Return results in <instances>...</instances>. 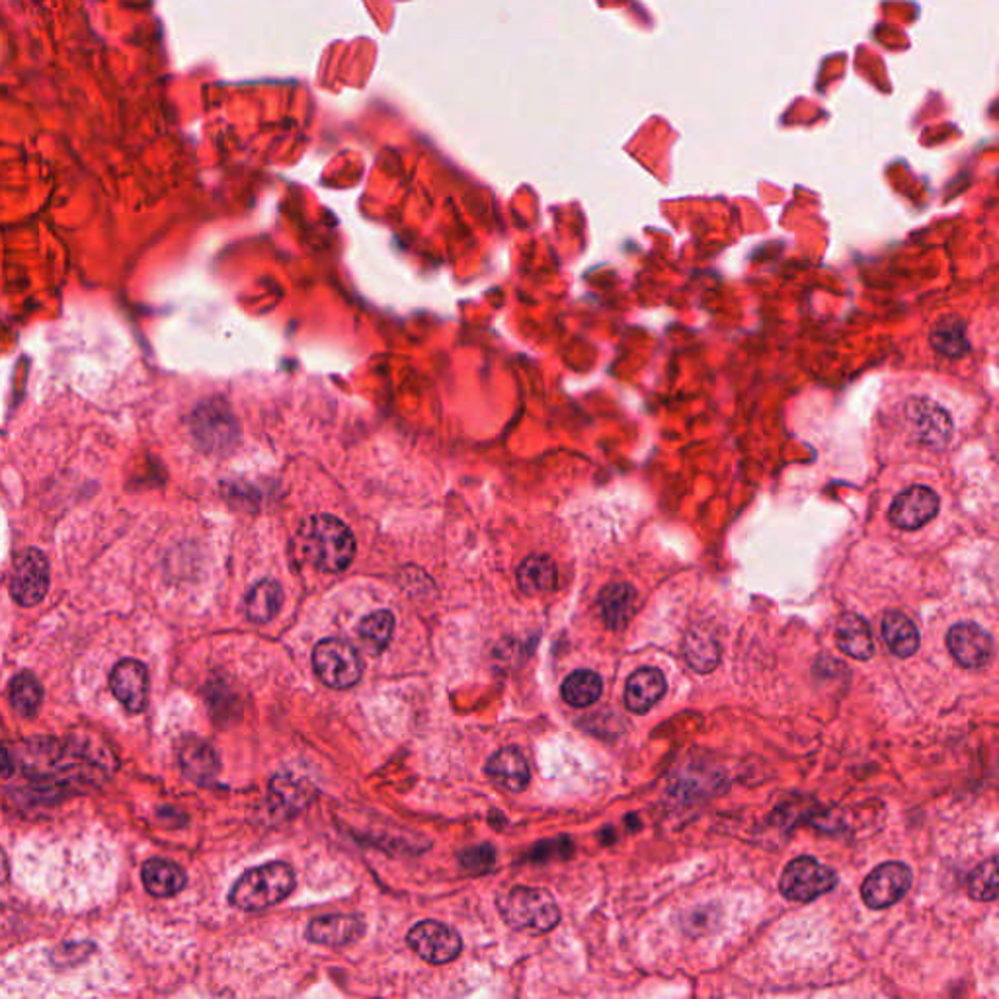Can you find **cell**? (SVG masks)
<instances>
[{
	"label": "cell",
	"mask_w": 999,
	"mask_h": 999,
	"mask_svg": "<svg viewBox=\"0 0 999 999\" xmlns=\"http://www.w3.org/2000/svg\"><path fill=\"white\" fill-rule=\"evenodd\" d=\"M303 557L323 572L346 570L355 555V539L344 521L334 516L308 518L300 533Z\"/></svg>",
	"instance_id": "cell-1"
},
{
	"label": "cell",
	"mask_w": 999,
	"mask_h": 999,
	"mask_svg": "<svg viewBox=\"0 0 999 999\" xmlns=\"http://www.w3.org/2000/svg\"><path fill=\"white\" fill-rule=\"evenodd\" d=\"M882 637L898 658H910L920 648V633L908 615L889 611L882 619Z\"/></svg>",
	"instance_id": "cell-22"
},
{
	"label": "cell",
	"mask_w": 999,
	"mask_h": 999,
	"mask_svg": "<svg viewBox=\"0 0 999 999\" xmlns=\"http://www.w3.org/2000/svg\"><path fill=\"white\" fill-rule=\"evenodd\" d=\"M666 692H668V684H666V677L660 669L646 666V668L630 674L627 685H625L623 701L630 713L645 715L656 703H660Z\"/></svg>",
	"instance_id": "cell-15"
},
{
	"label": "cell",
	"mask_w": 999,
	"mask_h": 999,
	"mask_svg": "<svg viewBox=\"0 0 999 999\" xmlns=\"http://www.w3.org/2000/svg\"><path fill=\"white\" fill-rule=\"evenodd\" d=\"M182 773L196 785H212L221 772V762L217 752L205 740L188 736L182 742L180 752Z\"/></svg>",
	"instance_id": "cell-14"
},
{
	"label": "cell",
	"mask_w": 999,
	"mask_h": 999,
	"mask_svg": "<svg viewBox=\"0 0 999 999\" xmlns=\"http://www.w3.org/2000/svg\"><path fill=\"white\" fill-rule=\"evenodd\" d=\"M604 693L601 677L591 669H578L565 679L560 695L570 707L584 708L598 703Z\"/></svg>",
	"instance_id": "cell-25"
},
{
	"label": "cell",
	"mask_w": 999,
	"mask_h": 999,
	"mask_svg": "<svg viewBox=\"0 0 999 999\" xmlns=\"http://www.w3.org/2000/svg\"><path fill=\"white\" fill-rule=\"evenodd\" d=\"M559 582V572L549 557L533 555L521 562L518 568V584L526 594H541L552 591Z\"/></svg>",
	"instance_id": "cell-24"
},
{
	"label": "cell",
	"mask_w": 999,
	"mask_h": 999,
	"mask_svg": "<svg viewBox=\"0 0 999 999\" xmlns=\"http://www.w3.org/2000/svg\"><path fill=\"white\" fill-rule=\"evenodd\" d=\"M313 666L316 676L332 689H347L362 677V658L354 646L340 638H324L315 646Z\"/></svg>",
	"instance_id": "cell-4"
},
{
	"label": "cell",
	"mask_w": 999,
	"mask_h": 999,
	"mask_svg": "<svg viewBox=\"0 0 999 999\" xmlns=\"http://www.w3.org/2000/svg\"><path fill=\"white\" fill-rule=\"evenodd\" d=\"M272 804L276 811L297 812L307 806L308 796L307 785L303 787L300 781L293 780L290 775H280L272 783Z\"/></svg>",
	"instance_id": "cell-29"
},
{
	"label": "cell",
	"mask_w": 999,
	"mask_h": 999,
	"mask_svg": "<svg viewBox=\"0 0 999 999\" xmlns=\"http://www.w3.org/2000/svg\"><path fill=\"white\" fill-rule=\"evenodd\" d=\"M838 874L834 869L820 863L819 859H795L789 863L781 874L780 890L783 897L793 902H812L835 889Z\"/></svg>",
	"instance_id": "cell-5"
},
{
	"label": "cell",
	"mask_w": 999,
	"mask_h": 999,
	"mask_svg": "<svg viewBox=\"0 0 999 999\" xmlns=\"http://www.w3.org/2000/svg\"><path fill=\"white\" fill-rule=\"evenodd\" d=\"M835 640L840 650L855 660H871L874 656L873 633L865 617L861 615H843L835 629Z\"/></svg>",
	"instance_id": "cell-19"
},
{
	"label": "cell",
	"mask_w": 999,
	"mask_h": 999,
	"mask_svg": "<svg viewBox=\"0 0 999 999\" xmlns=\"http://www.w3.org/2000/svg\"><path fill=\"white\" fill-rule=\"evenodd\" d=\"M365 931L362 918L360 915H344V913H332V915H321L316 920L311 921L307 929L308 941L316 944H326V947H342V944L352 943L355 939H360Z\"/></svg>",
	"instance_id": "cell-16"
},
{
	"label": "cell",
	"mask_w": 999,
	"mask_h": 999,
	"mask_svg": "<svg viewBox=\"0 0 999 999\" xmlns=\"http://www.w3.org/2000/svg\"><path fill=\"white\" fill-rule=\"evenodd\" d=\"M282 606H284V590L274 580H262L256 584L244 599L246 617L258 625L272 621L280 614Z\"/></svg>",
	"instance_id": "cell-23"
},
{
	"label": "cell",
	"mask_w": 999,
	"mask_h": 999,
	"mask_svg": "<svg viewBox=\"0 0 999 999\" xmlns=\"http://www.w3.org/2000/svg\"><path fill=\"white\" fill-rule=\"evenodd\" d=\"M12 775H14L12 754H10L7 747L0 746V777H2V780H10Z\"/></svg>",
	"instance_id": "cell-32"
},
{
	"label": "cell",
	"mask_w": 999,
	"mask_h": 999,
	"mask_svg": "<svg viewBox=\"0 0 999 999\" xmlns=\"http://www.w3.org/2000/svg\"><path fill=\"white\" fill-rule=\"evenodd\" d=\"M637 590L630 584H609L599 594L598 606L609 629L621 630L629 625L637 609Z\"/></svg>",
	"instance_id": "cell-18"
},
{
	"label": "cell",
	"mask_w": 999,
	"mask_h": 999,
	"mask_svg": "<svg viewBox=\"0 0 999 999\" xmlns=\"http://www.w3.org/2000/svg\"><path fill=\"white\" fill-rule=\"evenodd\" d=\"M192 433L199 448L212 453H221L235 443V420L221 402H204L197 407L192 417Z\"/></svg>",
	"instance_id": "cell-8"
},
{
	"label": "cell",
	"mask_w": 999,
	"mask_h": 999,
	"mask_svg": "<svg viewBox=\"0 0 999 999\" xmlns=\"http://www.w3.org/2000/svg\"><path fill=\"white\" fill-rule=\"evenodd\" d=\"M912 887V871L904 863H882L866 876L861 897L869 908L887 910L908 894Z\"/></svg>",
	"instance_id": "cell-9"
},
{
	"label": "cell",
	"mask_w": 999,
	"mask_h": 999,
	"mask_svg": "<svg viewBox=\"0 0 999 999\" xmlns=\"http://www.w3.org/2000/svg\"><path fill=\"white\" fill-rule=\"evenodd\" d=\"M459 863H461V866H463L467 873H488V871H492L496 865L494 848L488 845V843H482V845H477V848H469V850H464L463 853L459 855Z\"/></svg>",
	"instance_id": "cell-31"
},
{
	"label": "cell",
	"mask_w": 999,
	"mask_h": 999,
	"mask_svg": "<svg viewBox=\"0 0 999 999\" xmlns=\"http://www.w3.org/2000/svg\"><path fill=\"white\" fill-rule=\"evenodd\" d=\"M410 949L417 952L420 959L428 960L432 964H445L459 957V952L463 949L461 937L456 929L449 928L440 921H420L418 925L410 929L409 937Z\"/></svg>",
	"instance_id": "cell-7"
},
{
	"label": "cell",
	"mask_w": 999,
	"mask_h": 999,
	"mask_svg": "<svg viewBox=\"0 0 999 999\" xmlns=\"http://www.w3.org/2000/svg\"><path fill=\"white\" fill-rule=\"evenodd\" d=\"M931 344L947 358H960L970 350L967 329L959 319H944L931 332Z\"/></svg>",
	"instance_id": "cell-28"
},
{
	"label": "cell",
	"mask_w": 999,
	"mask_h": 999,
	"mask_svg": "<svg viewBox=\"0 0 999 999\" xmlns=\"http://www.w3.org/2000/svg\"><path fill=\"white\" fill-rule=\"evenodd\" d=\"M684 653L697 674H711L721 662V643L707 627H693L685 637Z\"/></svg>",
	"instance_id": "cell-21"
},
{
	"label": "cell",
	"mask_w": 999,
	"mask_h": 999,
	"mask_svg": "<svg viewBox=\"0 0 999 999\" xmlns=\"http://www.w3.org/2000/svg\"><path fill=\"white\" fill-rule=\"evenodd\" d=\"M141 879L149 894L168 898L178 894L186 887V873L180 865L166 859H149L141 869Z\"/></svg>",
	"instance_id": "cell-20"
},
{
	"label": "cell",
	"mask_w": 999,
	"mask_h": 999,
	"mask_svg": "<svg viewBox=\"0 0 999 999\" xmlns=\"http://www.w3.org/2000/svg\"><path fill=\"white\" fill-rule=\"evenodd\" d=\"M498 910L506 923L516 931L541 936L557 928L560 910L555 898L543 889L513 887L498 898Z\"/></svg>",
	"instance_id": "cell-3"
},
{
	"label": "cell",
	"mask_w": 999,
	"mask_h": 999,
	"mask_svg": "<svg viewBox=\"0 0 999 999\" xmlns=\"http://www.w3.org/2000/svg\"><path fill=\"white\" fill-rule=\"evenodd\" d=\"M487 773L496 785L520 793L528 787L529 765L518 747H502L488 760Z\"/></svg>",
	"instance_id": "cell-17"
},
{
	"label": "cell",
	"mask_w": 999,
	"mask_h": 999,
	"mask_svg": "<svg viewBox=\"0 0 999 999\" xmlns=\"http://www.w3.org/2000/svg\"><path fill=\"white\" fill-rule=\"evenodd\" d=\"M939 512V496L929 487H912L900 492L890 506L889 520L900 529H920Z\"/></svg>",
	"instance_id": "cell-12"
},
{
	"label": "cell",
	"mask_w": 999,
	"mask_h": 999,
	"mask_svg": "<svg viewBox=\"0 0 999 999\" xmlns=\"http://www.w3.org/2000/svg\"><path fill=\"white\" fill-rule=\"evenodd\" d=\"M295 889V874L287 863H268L251 869L235 882L228 902L243 912H261L284 902Z\"/></svg>",
	"instance_id": "cell-2"
},
{
	"label": "cell",
	"mask_w": 999,
	"mask_h": 999,
	"mask_svg": "<svg viewBox=\"0 0 999 999\" xmlns=\"http://www.w3.org/2000/svg\"><path fill=\"white\" fill-rule=\"evenodd\" d=\"M968 894L980 900L991 902L998 898V858L986 859L968 874Z\"/></svg>",
	"instance_id": "cell-30"
},
{
	"label": "cell",
	"mask_w": 999,
	"mask_h": 999,
	"mask_svg": "<svg viewBox=\"0 0 999 999\" xmlns=\"http://www.w3.org/2000/svg\"><path fill=\"white\" fill-rule=\"evenodd\" d=\"M947 646L952 658L962 668L980 669L990 664L993 656V640L976 623H959L947 633Z\"/></svg>",
	"instance_id": "cell-11"
},
{
	"label": "cell",
	"mask_w": 999,
	"mask_h": 999,
	"mask_svg": "<svg viewBox=\"0 0 999 999\" xmlns=\"http://www.w3.org/2000/svg\"><path fill=\"white\" fill-rule=\"evenodd\" d=\"M10 873V863L9 858H7V853L4 850L0 848V881H7L9 879Z\"/></svg>",
	"instance_id": "cell-33"
},
{
	"label": "cell",
	"mask_w": 999,
	"mask_h": 999,
	"mask_svg": "<svg viewBox=\"0 0 999 999\" xmlns=\"http://www.w3.org/2000/svg\"><path fill=\"white\" fill-rule=\"evenodd\" d=\"M905 420L915 440L929 448H943L952 435V420L949 412L929 399H912L905 402Z\"/></svg>",
	"instance_id": "cell-10"
},
{
	"label": "cell",
	"mask_w": 999,
	"mask_h": 999,
	"mask_svg": "<svg viewBox=\"0 0 999 999\" xmlns=\"http://www.w3.org/2000/svg\"><path fill=\"white\" fill-rule=\"evenodd\" d=\"M10 703L18 715L33 718L43 703V687L32 672H20L10 682Z\"/></svg>",
	"instance_id": "cell-26"
},
{
	"label": "cell",
	"mask_w": 999,
	"mask_h": 999,
	"mask_svg": "<svg viewBox=\"0 0 999 999\" xmlns=\"http://www.w3.org/2000/svg\"><path fill=\"white\" fill-rule=\"evenodd\" d=\"M393 630L394 615L391 614V611H386V609H381V611L368 615V617L360 623L358 635L362 638L363 646H365L373 656H378V654L383 653L386 646H389V643H391Z\"/></svg>",
	"instance_id": "cell-27"
},
{
	"label": "cell",
	"mask_w": 999,
	"mask_h": 999,
	"mask_svg": "<svg viewBox=\"0 0 999 999\" xmlns=\"http://www.w3.org/2000/svg\"><path fill=\"white\" fill-rule=\"evenodd\" d=\"M49 562L40 549L18 552L10 578V594L18 606H38L48 596Z\"/></svg>",
	"instance_id": "cell-6"
},
{
	"label": "cell",
	"mask_w": 999,
	"mask_h": 999,
	"mask_svg": "<svg viewBox=\"0 0 999 999\" xmlns=\"http://www.w3.org/2000/svg\"><path fill=\"white\" fill-rule=\"evenodd\" d=\"M110 689L124 707L139 715L149 703V672L139 660H121L110 674Z\"/></svg>",
	"instance_id": "cell-13"
}]
</instances>
